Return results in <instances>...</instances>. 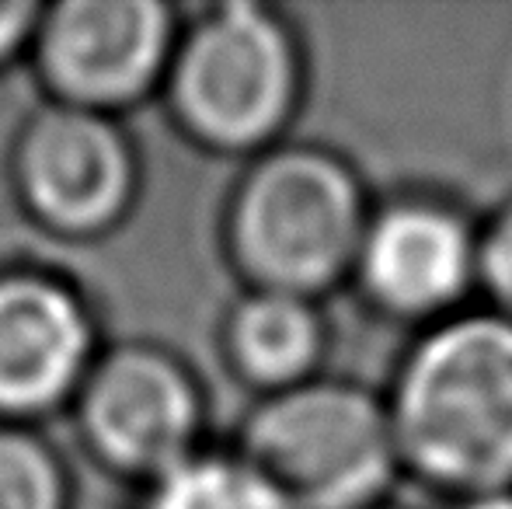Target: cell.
I'll return each instance as SVG.
<instances>
[{"mask_svg": "<svg viewBox=\"0 0 512 509\" xmlns=\"http://www.w3.org/2000/svg\"><path fill=\"white\" fill-rule=\"evenodd\" d=\"M401 475L446 503L512 489V321L488 307L411 335L384 387Z\"/></svg>", "mask_w": 512, "mask_h": 509, "instance_id": "1", "label": "cell"}, {"mask_svg": "<svg viewBox=\"0 0 512 509\" xmlns=\"http://www.w3.org/2000/svg\"><path fill=\"white\" fill-rule=\"evenodd\" d=\"M307 91L310 49L290 11L223 0L182 18L161 105L189 147L244 164L290 140Z\"/></svg>", "mask_w": 512, "mask_h": 509, "instance_id": "2", "label": "cell"}, {"mask_svg": "<svg viewBox=\"0 0 512 509\" xmlns=\"http://www.w3.org/2000/svg\"><path fill=\"white\" fill-rule=\"evenodd\" d=\"M373 199L342 150L290 136L234 175L220 210V255L241 290L324 300L349 286Z\"/></svg>", "mask_w": 512, "mask_h": 509, "instance_id": "3", "label": "cell"}, {"mask_svg": "<svg viewBox=\"0 0 512 509\" xmlns=\"http://www.w3.org/2000/svg\"><path fill=\"white\" fill-rule=\"evenodd\" d=\"M230 447L293 509H373L405 478L384 391L352 377L324 374L251 401Z\"/></svg>", "mask_w": 512, "mask_h": 509, "instance_id": "4", "label": "cell"}, {"mask_svg": "<svg viewBox=\"0 0 512 509\" xmlns=\"http://www.w3.org/2000/svg\"><path fill=\"white\" fill-rule=\"evenodd\" d=\"M67 415L81 454L136 492L209 447L206 381L164 342H105Z\"/></svg>", "mask_w": 512, "mask_h": 509, "instance_id": "5", "label": "cell"}, {"mask_svg": "<svg viewBox=\"0 0 512 509\" xmlns=\"http://www.w3.org/2000/svg\"><path fill=\"white\" fill-rule=\"evenodd\" d=\"M7 189L39 234L91 245L119 231L140 203V143L126 119L42 102L11 136Z\"/></svg>", "mask_w": 512, "mask_h": 509, "instance_id": "6", "label": "cell"}, {"mask_svg": "<svg viewBox=\"0 0 512 509\" xmlns=\"http://www.w3.org/2000/svg\"><path fill=\"white\" fill-rule=\"evenodd\" d=\"M481 217L457 196L405 185L373 199L349 286L387 325L425 332L474 307Z\"/></svg>", "mask_w": 512, "mask_h": 509, "instance_id": "7", "label": "cell"}, {"mask_svg": "<svg viewBox=\"0 0 512 509\" xmlns=\"http://www.w3.org/2000/svg\"><path fill=\"white\" fill-rule=\"evenodd\" d=\"M182 18L168 0L42 4L25 63L42 102L126 119L161 98Z\"/></svg>", "mask_w": 512, "mask_h": 509, "instance_id": "8", "label": "cell"}, {"mask_svg": "<svg viewBox=\"0 0 512 509\" xmlns=\"http://www.w3.org/2000/svg\"><path fill=\"white\" fill-rule=\"evenodd\" d=\"M102 346V321L74 276L0 265V422L42 429L67 415Z\"/></svg>", "mask_w": 512, "mask_h": 509, "instance_id": "9", "label": "cell"}, {"mask_svg": "<svg viewBox=\"0 0 512 509\" xmlns=\"http://www.w3.org/2000/svg\"><path fill=\"white\" fill-rule=\"evenodd\" d=\"M335 328L324 300L241 290L216 325V353L251 401L293 391L328 374Z\"/></svg>", "mask_w": 512, "mask_h": 509, "instance_id": "10", "label": "cell"}, {"mask_svg": "<svg viewBox=\"0 0 512 509\" xmlns=\"http://www.w3.org/2000/svg\"><path fill=\"white\" fill-rule=\"evenodd\" d=\"M136 509H293L234 447L199 450L192 461L140 489Z\"/></svg>", "mask_w": 512, "mask_h": 509, "instance_id": "11", "label": "cell"}, {"mask_svg": "<svg viewBox=\"0 0 512 509\" xmlns=\"http://www.w3.org/2000/svg\"><path fill=\"white\" fill-rule=\"evenodd\" d=\"M77 482L67 454L39 426L0 422V509H74Z\"/></svg>", "mask_w": 512, "mask_h": 509, "instance_id": "12", "label": "cell"}, {"mask_svg": "<svg viewBox=\"0 0 512 509\" xmlns=\"http://www.w3.org/2000/svg\"><path fill=\"white\" fill-rule=\"evenodd\" d=\"M478 297L481 307L512 321V196L481 217Z\"/></svg>", "mask_w": 512, "mask_h": 509, "instance_id": "13", "label": "cell"}, {"mask_svg": "<svg viewBox=\"0 0 512 509\" xmlns=\"http://www.w3.org/2000/svg\"><path fill=\"white\" fill-rule=\"evenodd\" d=\"M39 11V0H0V74L28 60Z\"/></svg>", "mask_w": 512, "mask_h": 509, "instance_id": "14", "label": "cell"}, {"mask_svg": "<svg viewBox=\"0 0 512 509\" xmlns=\"http://www.w3.org/2000/svg\"><path fill=\"white\" fill-rule=\"evenodd\" d=\"M450 509H512V489L485 492V496H471V499H457V503H450Z\"/></svg>", "mask_w": 512, "mask_h": 509, "instance_id": "15", "label": "cell"}, {"mask_svg": "<svg viewBox=\"0 0 512 509\" xmlns=\"http://www.w3.org/2000/svg\"><path fill=\"white\" fill-rule=\"evenodd\" d=\"M373 509H405V506H394V503H380V506H373Z\"/></svg>", "mask_w": 512, "mask_h": 509, "instance_id": "16", "label": "cell"}]
</instances>
